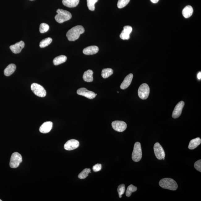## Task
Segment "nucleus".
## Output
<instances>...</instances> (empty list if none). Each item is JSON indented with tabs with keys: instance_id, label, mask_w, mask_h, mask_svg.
Returning a JSON list of instances; mask_svg holds the SVG:
<instances>
[{
	"instance_id": "obj_1",
	"label": "nucleus",
	"mask_w": 201,
	"mask_h": 201,
	"mask_svg": "<svg viewBox=\"0 0 201 201\" xmlns=\"http://www.w3.org/2000/svg\"><path fill=\"white\" fill-rule=\"evenodd\" d=\"M85 32V29L81 25H77L68 31L66 34L67 39L70 41H75L79 38L80 34Z\"/></svg>"
},
{
	"instance_id": "obj_2",
	"label": "nucleus",
	"mask_w": 201,
	"mask_h": 201,
	"mask_svg": "<svg viewBox=\"0 0 201 201\" xmlns=\"http://www.w3.org/2000/svg\"><path fill=\"white\" fill-rule=\"evenodd\" d=\"M160 187L164 189L176 190L178 187V184L175 181L171 178H164L162 179L159 182Z\"/></svg>"
},
{
	"instance_id": "obj_3",
	"label": "nucleus",
	"mask_w": 201,
	"mask_h": 201,
	"mask_svg": "<svg viewBox=\"0 0 201 201\" xmlns=\"http://www.w3.org/2000/svg\"><path fill=\"white\" fill-rule=\"evenodd\" d=\"M58 14L55 16V19L58 23H62L68 21L72 18V14L67 11L58 9L57 10Z\"/></svg>"
},
{
	"instance_id": "obj_4",
	"label": "nucleus",
	"mask_w": 201,
	"mask_h": 201,
	"mask_svg": "<svg viewBox=\"0 0 201 201\" xmlns=\"http://www.w3.org/2000/svg\"><path fill=\"white\" fill-rule=\"evenodd\" d=\"M142 153L141 144L139 142L135 144L132 154V159L134 161L138 162L142 158Z\"/></svg>"
},
{
	"instance_id": "obj_5",
	"label": "nucleus",
	"mask_w": 201,
	"mask_h": 201,
	"mask_svg": "<svg viewBox=\"0 0 201 201\" xmlns=\"http://www.w3.org/2000/svg\"><path fill=\"white\" fill-rule=\"evenodd\" d=\"M23 158L21 154L17 152H14L11 156L10 165L13 169H15L19 167L22 162Z\"/></svg>"
},
{
	"instance_id": "obj_6",
	"label": "nucleus",
	"mask_w": 201,
	"mask_h": 201,
	"mask_svg": "<svg viewBox=\"0 0 201 201\" xmlns=\"http://www.w3.org/2000/svg\"><path fill=\"white\" fill-rule=\"evenodd\" d=\"M31 89L36 96L44 97L46 95V91L41 85L36 83H33L31 85Z\"/></svg>"
},
{
	"instance_id": "obj_7",
	"label": "nucleus",
	"mask_w": 201,
	"mask_h": 201,
	"mask_svg": "<svg viewBox=\"0 0 201 201\" xmlns=\"http://www.w3.org/2000/svg\"><path fill=\"white\" fill-rule=\"evenodd\" d=\"M150 93V88L147 83H143L139 88L138 94L141 99L146 100L148 97Z\"/></svg>"
},
{
	"instance_id": "obj_8",
	"label": "nucleus",
	"mask_w": 201,
	"mask_h": 201,
	"mask_svg": "<svg viewBox=\"0 0 201 201\" xmlns=\"http://www.w3.org/2000/svg\"><path fill=\"white\" fill-rule=\"evenodd\" d=\"M154 153L156 158L159 160H165V153L163 148L160 143H155L154 147Z\"/></svg>"
},
{
	"instance_id": "obj_9",
	"label": "nucleus",
	"mask_w": 201,
	"mask_h": 201,
	"mask_svg": "<svg viewBox=\"0 0 201 201\" xmlns=\"http://www.w3.org/2000/svg\"><path fill=\"white\" fill-rule=\"evenodd\" d=\"M113 128L118 132H123L125 130L127 125L125 122L122 121H115L112 123Z\"/></svg>"
},
{
	"instance_id": "obj_10",
	"label": "nucleus",
	"mask_w": 201,
	"mask_h": 201,
	"mask_svg": "<svg viewBox=\"0 0 201 201\" xmlns=\"http://www.w3.org/2000/svg\"><path fill=\"white\" fill-rule=\"evenodd\" d=\"M77 93L80 96H84L89 99H93L96 97V96L94 92L87 90L85 88H82L79 89L77 91Z\"/></svg>"
},
{
	"instance_id": "obj_11",
	"label": "nucleus",
	"mask_w": 201,
	"mask_h": 201,
	"mask_svg": "<svg viewBox=\"0 0 201 201\" xmlns=\"http://www.w3.org/2000/svg\"><path fill=\"white\" fill-rule=\"evenodd\" d=\"M184 105H185L184 102L183 101H181L175 106L172 114V117L173 118H177L181 116Z\"/></svg>"
},
{
	"instance_id": "obj_12",
	"label": "nucleus",
	"mask_w": 201,
	"mask_h": 201,
	"mask_svg": "<svg viewBox=\"0 0 201 201\" xmlns=\"http://www.w3.org/2000/svg\"><path fill=\"white\" fill-rule=\"evenodd\" d=\"M79 142L77 140L71 139L67 141L64 145V148L66 150L72 151L79 147Z\"/></svg>"
},
{
	"instance_id": "obj_13",
	"label": "nucleus",
	"mask_w": 201,
	"mask_h": 201,
	"mask_svg": "<svg viewBox=\"0 0 201 201\" xmlns=\"http://www.w3.org/2000/svg\"><path fill=\"white\" fill-rule=\"evenodd\" d=\"M25 43L24 42L21 41L15 44L11 45L10 49L12 52L15 54L19 53L22 49L24 48Z\"/></svg>"
},
{
	"instance_id": "obj_14",
	"label": "nucleus",
	"mask_w": 201,
	"mask_h": 201,
	"mask_svg": "<svg viewBox=\"0 0 201 201\" xmlns=\"http://www.w3.org/2000/svg\"><path fill=\"white\" fill-rule=\"evenodd\" d=\"M132 31V28L130 26H125L124 27L123 30L122 31L120 36L122 40H129L130 38V34Z\"/></svg>"
},
{
	"instance_id": "obj_15",
	"label": "nucleus",
	"mask_w": 201,
	"mask_h": 201,
	"mask_svg": "<svg viewBox=\"0 0 201 201\" xmlns=\"http://www.w3.org/2000/svg\"><path fill=\"white\" fill-rule=\"evenodd\" d=\"M53 127V123L51 122H47L43 123L40 126L39 130L42 133H48L51 130Z\"/></svg>"
},
{
	"instance_id": "obj_16",
	"label": "nucleus",
	"mask_w": 201,
	"mask_h": 201,
	"mask_svg": "<svg viewBox=\"0 0 201 201\" xmlns=\"http://www.w3.org/2000/svg\"><path fill=\"white\" fill-rule=\"evenodd\" d=\"M133 78V75L132 74H129L126 76L120 85L121 89H125L127 88L130 85Z\"/></svg>"
},
{
	"instance_id": "obj_17",
	"label": "nucleus",
	"mask_w": 201,
	"mask_h": 201,
	"mask_svg": "<svg viewBox=\"0 0 201 201\" xmlns=\"http://www.w3.org/2000/svg\"><path fill=\"white\" fill-rule=\"evenodd\" d=\"M99 48L96 45H92L86 47L83 49V52L86 55H93L97 53L98 52Z\"/></svg>"
},
{
	"instance_id": "obj_18",
	"label": "nucleus",
	"mask_w": 201,
	"mask_h": 201,
	"mask_svg": "<svg viewBox=\"0 0 201 201\" xmlns=\"http://www.w3.org/2000/svg\"><path fill=\"white\" fill-rule=\"evenodd\" d=\"M79 0H63L62 3L65 6L69 8H74L78 5Z\"/></svg>"
},
{
	"instance_id": "obj_19",
	"label": "nucleus",
	"mask_w": 201,
	"mask_h": 201,
	"mask_svg": "<svg viewBox=\"0 0 201 201\" xmlns=\"http://www.w3.org/2000/svg\"><path fill=\"white\" fill-rule=\"evenodd\" d=\"M193 12V9L190 5H188L184 8L182 10V14L184 17L186 18H189L192 15Z\"/></svg>"
},
{
	"instance_id": "obj_20",
	"label": "nucleus",
	"mask_w": 201,
	"mask_h": 201,
	"mask_svg": "<svg viewBox=\"0 0 201 201\" xmlns=\"http://www.w3.org/2000/svg\"><path fill=\"white\" fill-rule=\"evenodd\" d=\"M16 69V65L14 64H11L4 70V74L5 76H9L14 72Z\"/></svg>"
},
{
	"instance_id": "obj_21",
	"label": "nucleus",
	"mask_w": 201,
	"mask_h": 201,
	"mask_svg": "<svg viewBox=\"0 0 201 201\" xmlns=\"http://www.w3.org/2000/svg\"><path fill=\"white\" fill-rule=\"evenodd\" d=\"M93 72L92 70H88L84 73L83 78L84 81L87 83H91L93 80Z\"/></svg>"
},
{
	"instance_id": "obj_22",
	"label": "nucleus",
	"mask_w": 201,
	"mask_h": 201,
	"mask_svg": "<svg viewBox=\"0 0 201 201\" xmlns=\"http://www.w3.org/2000/svg\"><path fill=\"white\" fill-rule=\"evenodd\" d=\"M201 143V140L200 138H197L195 139H193L190 141L189 148V149L193 150L196 148L198 147Z\"/></svg>"
},
{
	"instance_id": "obj_23",
	"label": "nucleus",
	"mask_w": 201,
	"mask_h": 201,
	"mask_svg": "<svg viewBox=\"0 0 201 201\" xmlns=\"http://www.w3.org/2000/svg\"><path fill=\"white\" fill-rule=\"evenodd\" d=\"M66 56L64 55H60L55 58L53 61L54 65H58L61 64L65 63L67 60Z\"/></svg>"
},
{
	"instance_id": "obj_24",
	"label": "nucleus",
	"mask_w": 201,
	"mask_h": 201,
	"mask_svg": "<svg viewBox=\"0 0 201 201\" xmlns=\"http://www.w3.org/2000/svg\"><path fill=\"white\" fill-rule=\"evenodd\" d=\"M113 71L111 68L104 69L102 71L101 75L105 79L108 78L113 75Z\"/></svg>"
},
{
	"instance_id": "obj_25",
	"label": "nucleus",
	"mask_w": 201,
	"mask_h": 201,
	"mask_svg": "<svg viewBox=\"0 0 201 201\" xmlns=\"http://www.w3.org/2000/svg\"><path fill=\"white\" fill-rule=\"evenodd\" d=\"M52 41V39L50 37L45 38V39L43 40L40 42V47L41 48H44V47H46L50 45Z\"/></svg>"
},
{
	"instance_id": "obj_26",
	"label": "nucleus",
	"mask_w": 201,
	"mask_h": 201,
	"mask_svg": "<svg viewBox=\"0 0 201 201\" xmlns=\"http://www.w3.org/2000/svg\"><path fill=\"white\" fill-rule=\"evenodd\" d=\"M137 190V187L131 184L127 187L126 191V195L127 197H130L133 192L136 191Z\"/></svg>"
},
{
	"instance_id": "obj_27",
	"label": "nucleus",
	"mask_w": 201,
	"mask_h": 201,
	"mask_svg": "<svg viewBox=\"0 0 201 201\" xmlns=\"http://www.w3.org/2000/svg\"><path fill=\"white\" fill-rule=\"evenodd\" d=\"M91 173V169L87 168L84 169L78 175V178L80 179H85L88 176L89 173Z\"/></svg>"
},
{
	"instance_id": "obj_28",
	"label": "nucleus",
	"mask_w": 201,
	"mask_h": 201,
	"mask_svg": "<svg viewBox=\"0 0 201 201\" xmlns=\"http://www.w3.org/2000/svg\"><path fill=\"white\" fill-rule=\"evenodd\" d=\"M98 0H87V6L89 10L94 11L95 10V5Z\"/></svg>"
},
{
	"instance_id": "obj_29",
	"label": "nucleus",
	"mask_w": 201,
	"mask_h": 201,
	"mask_svg": "<svg viewBox=\"0 0 201 201\" xmlns=\"http://www.w3.org/2000/svg\"><path fill=\"white\" fill-rule=\"evenodd\" d=\"M49 29V25L46 23H43L40 25V32L41 33H44L47 32Z\"/></svg>"
},
{
	"instance_id": "obj_30",
	"label": "nucleus",
	"mask_w": 201,
	"mask_h": 201,
	"mask_svg": "<svg viewBox=\"0 0 201 201\" xmlns=\"http://www.w3.org/2000/svg\"><path fill=\"white\" fill-rule=\"evenodd\" d=\"M130 0H118V6L119 8H124L128 4Z\"/></svg>"
},
{
	"instance_id": "obj_31",
	"label": "nucleus",
	"mask_w": 201,
	"mask_h": 201,
	"mask_svg": "<svg viewBox=\"0 0 201 201\" xmlns=\"http://www.w3.org/2000/svg\"><path fill=\"white\" fill-rule=\"evenodd\" d=\"M125 191V186L124 184H120L118 186V193L119 197L122 198V195H123Z\"/></svg>"
},
{
	"instance_id": "obj_32",
	"label": "nucleus",
	"mask_w": 201,
	"mask_h": 201,
	"mask_svg": "<svg viewBox=\"0 0 201 201\" xmlns=\"http://www.w3.org/2000/svg\"><path fill=\"white\" fill-rule=\"evenodd\" d=\"M194 167L195 169L197 171L201 172V160H197L195 162L194 165Z\"/></svg>"
},
{
	"instance_id": "obj_33",
	"label": "nucleus",
	"mask_w": 201,
	"mask_h": 201,
	"mask_svg": "<svg viewBox=\"0 0 201 201\" xmlns=\"http://www.w3.org/2000/svg\"><path fill=\"white\" fill-rule=\"evenodd\" d=\"M101 168L102 165L101 164H98L93 166L92 169L94 171L96 172L100 171L101 169Z\"/></svg>"
},
{
	"instance_id": "obj_34",
	"label": "nucleus",
	"mask_w": 201,
	"mask_h": 201,
	"mask_svg": "<svg viewBox=\"0 0 201 201\" xmlns=\"http://www.w3.org/2000/svg\"><path fill=\"white\" fill-rule=\"evenodd\" d=\"M197 78L199 80L201 79V72H200L198 73V74H197Z\"/></svg>"
},
{
	"instance_id": "obj_35",
	"label": "nucleus",
	"mask_w": 201,
	"mask_h": 201,
	"mask_svg": "<svg viewBox=\"0 0 201 201\" xmlns=\"http://www.w3.org/2000/svg\"><path fill=\"white\" fill-rule=\"evenodd\" d=\"M152 2L154 3H158L159 0H151Z\"/></svg>"
},
{
	"instance_id": "obj_36",
	"label": "nucleus",
	"mask_w": 201,
	"mask_h": 201,
	"mask_svg": "<svg viewBox=\"0 0 201 201\" xmlns=\"http://www.w3.org/2000/svg\"><path fill=\"white\" fill-rule=\"evenodd\" d=\"M0 201H2V200H1V199H0Z\"/></svg>"
},
{
	"instance_id": "obj_37",
	"label": "nucleus",
	"mask_w": 201,
	"mask_h": 201,
	"mask_svg": "<svg viewBox=\"0 0 201 201\" xmlns=\"http://www.w3.org/2000/svg\"><path fill=\"white\" fill-rule=\"evenodd\" d=\"M118 93H119V92H118Z\"/></svg>"
}]
</instances>
